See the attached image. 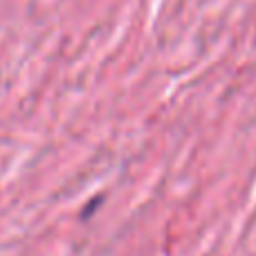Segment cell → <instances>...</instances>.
Listing matches in <instances>:
<instances>
[]
</instances>
